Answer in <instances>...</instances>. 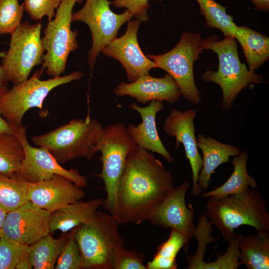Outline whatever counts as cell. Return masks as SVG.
<instances>
[{
	"mask_svg": "<svg viewBox=\"0 0 269 269\" xmlns=\"http://www.w3.org/2000/svg\"><path fill=\"white\" fill-rule=\"evenodd\" d=\"M51 213L28 201L7 213L0 236L30 246L50 233Z\"/></svg>",
	"mask_w": 269,
	"mask_h": 269,
	"instance_id": "cell-14",
	"label": "cell"
},
{
	"mask_svg": "<svg viewBox=\"0 0 269 269\" xmlns=\"http://www.w3.org/2000/svg\"><path fill=\"white\" fill-rule=\"evenodd\" d=\"M202 41L199 33L183 32L178 44L169 51L146 54L156 68L165 70L173 79L181 95L193 104H199L201 100L194 80L193 65L202 53Z\"/></svg>",
	"mask_w": 269,
	"mask_h": 269,
	"instance_id": "cell-8",
	"label": "cell"
},
{
	"mask_svg": "<svg viewBox=\"0 0 269 269\" xmlns=\"http://www.w3.org/2000/svg\"><path fill=\"white\" fill-rule=\"evenodd\" d=\"M237 236L242 264L248 269H269V233Z\"/></svg>",
	"mask_w": 269,
	"mask_h": 269,
	"instance_id": "cell-23",
	"label": "cell"
},
{
	"mask_svg": "<svg viewBox=\"0 0 269 269\" xmlns=\"http://www.w3.org/2000/svg\"><path fill=\"white\" fill-rule=\"evenodd\" d=\"M149 0H113L112 3L115 7H126L127 9L140 22L148 20L147 11L150 5ZM162 1V0H158Z\"/></svg>",
	"mask_w": 269,
	"mask_h": 269,
	"instance_id": "cell-36",
	"label": "cell"
},
{
	"mask_svg": "<svg viewBox=\"0 0 269 269\" xmlns=\"http://www.w3.org/2000/svg\"><path fill=\"white\" fill-rule=\"evenodd\" d=\"M114 92L120 97L129 96L142 104L152 100L174 103L181 95L177 84L168 74L161 78L147 74L133 82H121Z\"/></svg>",
	"mask_w": 269,
	"mask_h": 269,
	"instance_id": "cell-18",
	"label": "cell"
},
{
	"mask_svg": "<svg viewBox=\"0 0 269 269\" xmlns=\"http://www.w3.org/2000/svg\"><path fill=\"white\" fill-rule=\"evenodd\" d=\"M185 245V239L178 232L171 230L167 240L160 245L146 269H176V257Z\"/></svg>",
	"mask_w": 269,
	"mask_h": 269,
	"instance_id": "cell-27",
	"label": "cell"
},
{
	"mask_svg": "<svg viewBox=\"0 0 269 269\" xmlns=\"http://www.w3.org/2000/svg\"><path fill=\"white\" fill-rule=\"evenodd\" d=\"M256 9L268 11L269 9V0H251Z\"/></svg>",
	"mask_w": 269,
	"mask_h": 269,
	"instance_id": "cell-40",
	"label": "cell"
},
{
	"mask_svg": "<svg viewBox=\"0 0 269 269\" xmlns=\"http://www.w3.org/2000/svg\"><path fill=\"white\" fill-rule=\"evenodd\" d=\"M24 10L18 0H0V35L10 34L17 28Z\"/></svg>",
	"mask_w": 269,
	"mask_h": 269,
	"instance_id": "cell-31",
	"label": "cell"
},
{
	"mask_svg": "<svg viewBox=\"0 0 269 269\" xmlns=\"http://www.w3.org/2000/svg\"><path fill=\"white\" fill-rule=\"evenodd\" d=\"M140 23L137 19L130 20L125 34L107 44L101 50L105 55L120 62L130 83L149 74L151 69L156 68L154 62L143 54L139 46L137 33Z\"/></svg>",
	"mask_w": 269,
	"mask_h": 269,
	"instance_id": "cell-15",
	"label": "cell"
},
{
	"mask_svg": "<svg viewBox=\"0 0 269 269\" xmlns=\"http://www.w3.org/2000/svg\"><path fill=\"white\" fill-rule=\"evenodd\" d=\"M216 35L202 41L203 49L211 50L219 59L216 71L207 70L202 74V79L212 82L221 87L223 99L221 106L224 111L230 110L238 94L252 83L264 82L262 76L250 71L240 60L237 42L233 37H225L217 41Z\"/></svg>",
	"mask_w": 269,
	"mask_h": 269,
	"instance_id": "cell-5",
	"label": "cell"
},
{
	"mask_svg": "<svg viewBox=\"0 0 269 269\" xmlns=\"http://www.w3.org/2000/svg\"><path fill=\"white\" fill-rule=\"evenodd\" d=\"M5 54V51H0V58H2ZM8 82L4 69L0 65V95L8 90Z\"/></svg>",
	"mask_w": 269,
	"mask_h": 269,
	"instance_id": "cell-37",
	"label": "cell"
},
{
	"mask_svg": "<svg viewBox=\"0 0 269 269\" xmlns=\"http://www.w3.org/2000/svg\"><path fill=\"white\" fill-rule=\"evenodd\" d=\"M108 0H86L79 10L72 13V22L80 21L89 27L92 45L88 51V63L91 69L103 48L116 39L121 26L133 17L127 9L121 14L114 12Z\"/></svg>",
	"mask_w": 269,
	"mask_h": 269,
	"instance_id": "cell-11",
	"label": "cell"
},
{
	"mask_svg": "<svg viewBox=\"0 0 269 269\" xmlns=\"http://www.w3.org/2000/svg\"><path fill=\"white\" fill-rule=\"evenodd\" d=\"M24 157L23 146L15 134L0 135V173H19Z\"/></svg>",
	"mask_w": 269,
	"mask_h": 269,
	"instance_id": "cell-28",
	"label": "cell"
},
{
	"mask_svg": "<svg viewBox=\"0 0 269 269\" xmlns=\"http://www.w3.org/2000/svg\"><path fill=\"white\" fill-rule=\"evenodd\" d=\"M136 146L127 127L122 123L104 128L97 144V150L101 153L102 166L101 172L96 176L103 180L106 192L102 206L117 219L119 182L128 154Z\"/></svg>",
	"mask_w": 269,
	"mask_h": 269,
	"instance_id": "cell-6",
	"label": "cell"
},
{
	"mask_svg": "<svg viewBox=\"0 0 269 269\" xmlns=\"http://www.w3.org/2000/svg\"><path fill=\"white\" fill-rule=\"evenodd\" d=\"M41 71H36L26 81L13 85L0 95V114L12 127L22 125L25 113L32 108L42 111V104L50 92L55 88L80 79L83 73L75 71L64 76L41 80Z\"/></svg>",
	"mask_w": 269,
	"mask_h": 269,
	"instance_id": "cell-7",
	"label": "cell"
},
{
	"mask_svg": "<svg viewBox=\"0 0 269 269\" xmlns=\"http://www.w3.org/2000/svg\"><path fill=\"white\" fill-rule=\"evenodd\" d=\"M71 180L58 174L37 183H27L28 200L51 213L82 200L85 192Z\"/></svg>",
	"mask_w": 269,
	"mask_h": 269,
	"instance_id": "cell-17",
	"label": "cell"
},
{
	"mask_svg": "<svg viewBox=\"0 0 269 269\" xmlns=\"http://www.w3.org/2000/svg\"><path fill=\"white\" fill-rule=\"evenodd\" d=\"M76 0H64L57 9L55 15L47 23L41 38L46 51L43 68L49 76L56 77L64 73L70 53L79 47L77 30L71 29L73 8Z\"/></svg>",
	"mask_w": 269,
	"mask_h": 269,
	"instance_id": "cell-10",
	"label": "cell"
},
{
	"mask_svg": "<svg viewBox=\"0 0 269 269\" xmlns=\"http://www.w3.org/2000/svg\"><path fill=\"white\" fill-rule=\"evenodd\" d=\"M115 217L96 211L86 223L76 228L75 239L83 269H114L117 256L125 248Z\"/></svg>",
	"mask_w": 269,
	"mask_h": 269,
	"instance_id": "cell-3",
	"label": "cell"
},
{
	"mask_svg": "<svg viewBox=\"0 0 269 269\" xmlns=\"http://www.w3.org/2000/svg\"><path fill=\"white\" fill-rule=\"evenodd\" d=\"M190 185V183L184 179L180 185L173 188L147 219L154 226L170 228L180 233L185 239L183 249L186 254L196 228L193 223L195 209L192 204L187 205L185 202Z\"/></svg>",
	"mask_w": 269,
	"mask_h": 269,
	"instance_id": "cell-13",
	"label": "cell"
},
{
	"mask_svg": "<svg viewBox=\"0 0 269 269\" xmlns=\"http://www.w3.org/2000/svg\"><path fill=\"white\" fill-rule=\"evenodd\" d=\"M248 155L242 151L235 156L232 162L234 170L228 179L221 186L201 194L204 198H221L241 193L249 188H256L257 181L250 175L247 171Z\"/></svg>",
	"mask_w": 269,
	"mask_h": 269,
	"instance_id": "cell-24",
	"label": "cell"
},
{
	"mask_svg": "<svg viewBox=\"0 0 269 269\" xmlns=\"http://www.w3.org/2000/svg\"><path fill=\"white\" fill-rule=\"evenodd\" d=\"M205 213L228 242L236 236L234 230L242 225L251 226L257 233H269L267 203L256 188L221 198L209 197Z\"/></svg>",
	"mask_w": 269,
	"mask_h": 269,
	"instance_id": "cell-2",
	"label": "cell"
},
{
	"mask_svg": "<svg viewBox=\"0 0 269 269\" xmlns=\"http://www.w3.org/2000/svg\"><path fill=\"white\" fill-rule=\"evenodd\" d=\"M66 233L58 238H53L50 233L30 246L29 258L32 268L54 269L69 236V233Z\"/></svg>",
	"mask_w": 269,
	"mask_h": 269,
	"instance_id": "cell-25",
	"label": "cell"
},
{
	"mask_svg": "<svg viewBox=\"0 0 269 269\" xmlns=\"http://www.w3.org/2000/svg\"><path fill=\"white\" fill-rule=\"evenodd\" d=\"M212 224L208 220L205 213L198 219V226L195 228L194 236L196 237L198 246L196 252L187 257L188 269H205L207 262L204 261L205 254L208 243L214 242L218 238L211 236L213 231Z\"/></svg>",
	"mask_w": 269,
	"mask_h": 269,
	"instance_id": "cell-30",
	"label": "cell"
},
{
	"mask_svg": "<svg viewBox=\"0 0 269 269\" xmlns=\"http://www.w3.org/2000/svg\"><path fill=\"white\" fill-rule=\"evenodd\" d=\"M5 134H15L12 127L0 114V135Z\"/></svg>",
	"mask_w": 269,
	"mask_h": 269,
	"instance_id": "cell-38",
	"label": "cell"
},
{
	"mask_svg": "<svg viewBox=\"0 0 269 269\" xmlns=\"http://www.w3.org/2000/svg\"><path fill=\"white\" fill-rule=\"evenodd\" d=\"M27 182L19 173H0V207L6 212L15 210L28 201Z\"/></svg>",
	"mask_w": 269,
	"mask_h": 269,
	"instance_id": "cell-26",
	"label": "cell"
},
{
	"mask_svg": "<svg viewBox=\"0 0 269 269\" xmlns=\"http://www.w3.org/2000/svg\"><path fill=\"white\" fill-rule=\"evenodd\" d=\"M196 1L207 27L219 29L225 37H234L237 25L233 21L232 16L227 13V7L221 5L214 0Z\"/></svg>",
	"mask_w": 269,
	"mask_h": 269,
	"instance_id": "cell-29",
	"label": "cell"
},
{
	"mask_svg": "<svg viewBox=\"0 0 269 269\" xmlns=\"http://www.w3.org/2000/svg\"><path fill=\"white\" fill-rule=\"evenodd\" d=\"M64 0H24V10L30 18L37 21L44 16L48 21L54 17L57 9Z\"/></svg>",
	"mask_w": 269,
	"mask_h": 269,
	"instance_id": "cell-34",
	"label": "cell"
},
{
	"mask_svg": "<svg viewBox=\"0 0 269 269\" xmlns=\"http://www.w3.org/2000/svg\"><path fill=\"white\" fill-rule=\"evenodd\" d=\"M104 128L88 117L76 119L53 131L32 137L35 145L46 149L60 164L85 158L91 159Z\"/></svg>",
	"mask_w": 269,
	"mask_h": 269,
	"instance_id": "cell-4",
	"label": "cell"
},
{
	"mask_svg": "<svg viewBox=\"0 0 269 269\" xmlns=\"http://www.w3.org/2000/svg\"><path fill=\"white\" fill-rule=\"evenodd\" d=\"M129 107L137 111L142 120L137 126L130 124L127 127L129 134L137 146L157 153L169 162H172L173 157L162 143L156 126V116L162 110L163 102L152 100L148 106L143 107L139 106L136 103H132L130 104Z\"/></svg>",
	"mask_w": 269,
	"mask_h": 269,
	"instance_id": "cell-19",
	"label": "cell"
},
{
	"mask_svg": "<svg viewBox=\"0 0 269 269\" xmlns=\"http://www.w3.org/2000/svg\"><path fill=\"white\" fill-rule=\"evenodd\" d=\"M29 247L0 236V269H15Z\"/></svg>",
	"mask_w": 269,
	"mask_h": 269,
	"instance_id": "cell-32",
	"label": "cell"
},
{
	"mask_svg": "<svg viewBox=\"0 0 269 269\" xmlns=\"http://www.w3.org/2000/svg\"><path fill=\"white\" fill-rule=\"evenodd\" d=\"M12 128L24 150V157L19 173L26 182L37 183L58 174L68 178L81 188L87 185L86 178L77 169L63 168L46 149L30 145L26 138V127L21 125Z\"/></svg>",
	"mask_w": 269,
	"mask_h": 269,
	"instance_id": "cell-12",
	"label": "cell"
},
{
	"mask_svg": "<svg viewBox=\"0 0 269 269\" xmlns=\"http://www.w3.org/2000/svg\"><path fill=\"white\" fill-rule=\"evenodd\" d=\"M32 268V267L29 258V252L25 254L20 259L16 267V269H31Z\"/></svg>",
	"mask_w": 269,
	"mask_h": 269,
	"instance_id": "cell-39",
	"label": "cell"
},
{
	"mask_svg": "<svg viewBox=\"0 0 269 269\" xmlns=\"http://www.w3.org/2000/svg\"><path fill=\"white\" fill-rule=\"evenodd\" d=\"M42 24L21 22L10 35L9 48L2 60L8 81L13 85L28 79L32 69L43 64L44 49L41 40Z\"/></svg>",
	"mask_w": 269,
	"mask_h": 269,
	"instance_id": "cell-9",
	"label": "cell"
},
{
	"mask_svg": "<svg viewBox=\"0 0 269 269\" xmlns=\"http://www.w3.org/2000/svg\"><path fill=\"white\" fill-rule=\"evenodd\" d=\"M76 228L71 230L68 239L56 262V269H81L82 259L75 239Z\"/></svg>",
	"mask_w": 269,
	"mask_h": 269,
	"instance_id": "cell-33",
	"label": "cell"
},
{
	"mask_svg": "<svg viewBox=\"0 0 269 269\" xmlns=\"http://www.w3.org/2000/svg\"><path fill=\"white\" fill-rule=\"evenodd\" d=\"M103 202L101 198L87 201L80 200L52 212L50 218V233L57 230L67 233L87 222Z\"/></svg>",
	"mask_w": 269,
	"mask_h": 269,
	"instance_id": "cell-21",
	"label": "cell"
},
{
	"mask_svg": "<svg viewBox=\"0 0 269 269\" xmlns=\"http://www.w3.org/2000/svg\"><path fill=\"white\" fill-rule=\"evenodd\" d=\"M195 116L196 112L193 109L182 112L174 109L166 117L163 127V131L167 135L175 137L176 148L180 143L183 145L192 170L193 185L190 194L195 196L202 192L198 187V179L203 166L202 158L198 151L195 134Z\"/></svg>",
	"mask_w": 269,
	"mask_h": 269,
	"instance_id": "cell-16",
	"label": "cell"
},
{
	"mask_svg": "<svg viewBox=\"0 0 269 269\" xmlns=\"http://www.w3.org/2000/svg\"><path fill=\"white\" fill-rule=\"evenodd\" d=\"M171 173L152 153L137 146L128 154L117 191L120 224L139 225L174 188Z\"/></svg>",
	"mask_w": 269,
	"mask_h": 269,
	"instance_id": "cell-1",
	"label": "cell"
},
{
	"mask_svg": "<svg viewBox=\"0 0 269 269\" xmlns=\"http://www.w3.org/2000/svg\"><path fill=\"white\" fill-rule=\"evenodd\" d=\"M234 37L241 44L249 70L254 72L269 57V38L249 27L237 26Z\"/></svg>",
	"mask_w": 269,
	"mask_h": 269,
	"instance_id": "cell-22",
	"label": "cell"
},
{
	"mask_svg": "<svg viewBox=\"0 0 269 269\" xmlns=\"http://www.w3.org/2000/svg\"><path fill=\"white\" fill-rule=\"evenodd\" d=\"M196 141L203 155V166L198 179V187L202 191L209 187L211 175L215 169L220 165L229 162L230 156L238 155L241 150L236 146L220 142L202 134L198 135Z\"/></svg>",
	"mask_w": 269,
	"mask_h": 269,
	"instance_id": "cell-20",
	"label": "cell"
},
{
	"mask_svg": "<svg viewBox=\"0 0 269 269\" xmlns=\"http://www.w3.org/2000/svg\"><path fill=\"white\" fill-rule=\"evenodd\" d=\"M77 0V2L80 3V2H81L83 0Z\"/></svg>",
	"mask_w": 269,
	"mask_h": 269,
	"instance_id": "cell-42",
	"label": "cell"
},
{
	"mask_svg": "<svg viewBox=\"0 0 269 269\" xmlns=\"http://www.w3.org/2000/svg\"><path fill=\"white\" fill-rule=\"evenodd\" d=\"M145 255L133 249H122L117 256L114 269H146L144 265Z\"/></svg>",
	"mask_w": 269,
	"mask_h": 269,
	"instance_id": "cell-35",
	"label": "cell"
},
{
	"mask_svg": "<svg viewBox=\"0 0 269 269\" xmlns=\"http://www.w3.org/2000/svg\"><path fill=\"white\" fill-rule=\"evenodd\" d=\"M7 213L0 207V231L3 225Z\"/></svg>",
	"mask_w": 269,
	"mask_h": 269,
	"instance_id": "cell-41",
	"label": "cell"
}]
</instances>
